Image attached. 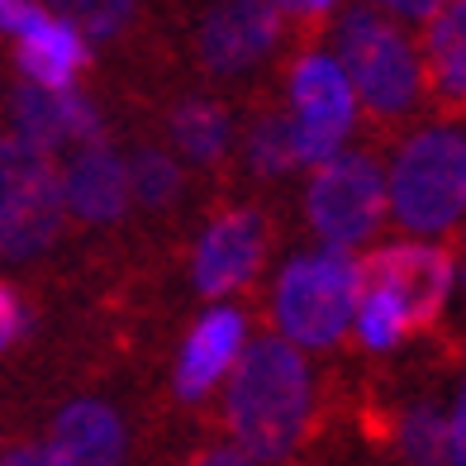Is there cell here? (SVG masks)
Segmentation results:
<instances>
[{"label":"cell","instance_id":"27","mask_svg":"<svg viewBox=\"0 0 466 466\" xmlns=\"http://www.w3.org/2000/svg\"><path fill=\"white\" fill-rule=\"evenodd\" d=\"M190 466H258L243 448H209V452H200Z\"/></svg>","mask_w":466,"mask_h":466},{"label":"cell","instance_id":"1","mask_svg":"<svg viewBox=\"0 0 466 466\" xmlns=\"http://www.w3.org/2000/svg\"><path fill=\"white\" fill-rule=\"evenodd\" d=\"M309 367L286 338H258L238 352L228 380V429L252 461L295 452L309 423Z\"/></svg>","mask_w":466,"mask_h":466},{"label":"cell","instance_id":"23","mask_svg":"<svg viewBox=\"0 0 466 466\" xmlns=\"http://www.w3.org/2000/svg\"><path fill=\"white\" fill-rule=\"evenodd\" d=\"M44 19H48L44 0H0V34L25 38V34H34L38 25H44Z\"/></svg>","mask_w":466,"mask_h":466},{"label":"cell","instance_id":"28","mask_svg":"<svg viewBox=\"0 0 466 466\" xmlns=\"http://www.w3.org/2000/svg\"><path fill=\"white\" fill-rule=\"evenodd\" d=\"M5 466H57V461H53L48 448H15V452L5 457Z\"/></svg>","mask_w":466,"mask_h":466},{"label":"cell","instance_id":"5","mask_svg":"<svg viewBox=\"0 0 466 466\" xmlns=\"http://www.w3.org/2000/svg\"><path fill=\"white\" fill-rule=\"evenodd\" d=\"M62 228V181L44 147L0 138V258H38Z\"/></svg>","mask_w":466,"mask_h":466},{"label":"cell","instance_id":"2","mask_svg":"<svg viewBox=\"0 0 466 466\" xmlns=\"http://www.w3.org/2000/svg\"><path fill=\"white\" fill-rule=\"evenodd\" d=\"M386 209L410 233H448L466 209V143L452 124L414 134L386 177Z\"/></svg>","mask_w":466,"mask_h":466},{"label":"cell","instance_id":"13","mask_svg":"<svg viewBox=\"0 0 466 466\" xmlns=\"http://www.w3.org/2000/svg\"><path fill=\"white\" fill-rule=\"evenodd\" d=\"M48 452L57 466H119L124 461V423L110 405L76 400L57 414Z\"/></svg>","mask_w":466,"mask_h":466},{"label":"cell","instance_id":"14","mask_svg":"<svg viewBox=\"0 0 466 466\" xmlns=\"http://www.w3.org/2000/svg\"><path fill=\"white\" fill-rule=\"evenodd\" d=\"M243 352V314L238 309H209L205 319L190 329L186 348H181V367H177V390L181 400H200L215 380L238 362Z\"/></svg>","mask_w":466,"mask_h":466},{"label":"cell","instance_id":"10","mask_svg":"<svg viewBox=\"0 0 466 466\" xmlns=\"http://www.w3.org/2000/svg\"><path fill=\"white\" fill-rule=\"evenodd\" d=\"M262 252H267V228L252 209H228L200 233V248H196V290L200 295H228L238 290L252 271L262 267Z\"/></svg>","mask_w":466,"mask_h":466},{"label":"cell","instance_id":"9","mask_svg":"<svg viewBox=\"0 0 466 466\" xmlns=\"http://www.w3.org/2000/svg\"><path fill=\"white\" fill-rule=\"evenodd\" d=\"M281 34V15L267 5V0H219L215 10L205 15V29H200V57L209 62L215 72L233 76V72H248L271 53Z\"/></svg>","mask_w":466,"mask_h":466},{"label":"cell","instance_id":"20","mask_svg":"<svg viewBox=\"0 0 466 466\" xmlns=\"http://www.w3.org/2000/svg\"><path fill=\"white\" fill-rule=\"evenodd\" d=\"M124 172H129V196H138L143 205H172L181 190V167L157 147H143Z\"/></svg>","mask_w":466,"mask_h":466},{"label":"cell","instance_id":"15","mask_svg":"<svg viewBox=\"0 0 466 466\" xmlns=\"http://www.w3.org/2000/svg\"><path fill=\"white\" fill-rule=\"evenodd\" d=\"M81 67H86V38L53 15L34 34L19 38V72L38 86H72Z\"/></svg>","mask_w":466,"mask_h":466},{"label":"cell","instance_id":"4","mask_svg":"<svg viewBox=\"0 0 466 466\" xmlns=\"http://www.w3.org/2000/svg\"><path fill=\"white\" fill-rule=\"evenodd\" d=\"M357 262L348 248H324L295 258L277 281V324L295 348H333L352 329Z\"/></svg>","mask_w":466,"mask_h":466},{"label":"cell","instance_id":"19","mask_svg":"<svg viewBox=\"0 0 466 466\" xmlns=\"http://www.w3.org/2000/svg\"><path fill=\"white\" fill-rule=\"evenodd\" d=\"M44 10L81 38H115L134 15V0H44Z\"/></svg>","mask_w":466,"mask_h":466},{"label":"cell","instance_id":"8","mask_svg":"<svg viewBox=\"0 0 466 466\" xmlns=\"http://www.w3.org/2000/svg\"><path fill=\"white\" fill-rule=\"evenodd\" d=\"M452 281H457L452 252L433 248V243H390V248L371 252L367 262H357V286L390 290L400 309H405L410 329H423L438 319L452 295Z\"/></svg>","mask_w":466,"mask_h":466},{"label":"cell","instance_id":"25","mask_svg":"<svg viewBox=\"0 0 466 466\" xmlns=\"http://www.w3.org/2000/svg\"><path fill=\"white\" fill-rule=\"evenodd\" d=\"M376 5L390 10V15H400V19H410V25H429L442 0H376Z\"/></svg>","mask_w":466,"mask_h":466},{"label":"cell","instance_id":"11","mask_svg":"<svg viewBox=\"0 0 466 466\" xmlns=\"http://www.w3.org/2000/svg\"><path fill=\"white\" fill-rule=\"evenodd\" d=\"M15 138H25L29 147H62V143H91L100 138V119L91 110V100H81L67 86H19L15 100Z\"/></svg>","mask_w":466,"mask_h":466},{"label":"cell","instance_id":"12","mask_svg":"<svg viewBox=\"0 0 466 466\" xmlns=\"http://www.w3.org/2000/svg\"><path fill=\"white\" fill-rule=\"evenodd\" d=\"M57 181H62V209H72L86 224H115L129 209V172H124L115 147H105L100 138L81 143Z\"/></svg>","mask_w":466,"mask_h":466},{"label":"cell","instance_id":"22","mask_svg":"<svg viewBox=\"0 0 466 466\" xmlns=\"http://www.w3.org/2000/svg\"><path fill=\"white\" fill-rule=\"evenodd\" d=\"M405 457L414 466H448V414L438 410H414L405 419Z\"/></svg>","mask_w":466,"mask_h":466},{"label":"cell","instance_id":"7","mask_svg":"<svg viewBox=\"0 0 466 466\" xmlns=\"http://www.w3.org/2000/svg\"><path fill=\"white\" fill-rule=\"evenodd\" d=\"M290 129H295V157L300 162H324L343 147L352 119H357V96L348 86L338 57L309 53L290 72Z\"/></svg>","mask_w":466,"mask_h":466},{"label":"cell","instance_id":"30","mask_svg":"<svg viewBox=\"0 0 466 466\" xmlns=\"http://www.w3.org/2000/svg\"><path fill=\"white\" fill-rule=\"evenodd\" d=\"M309 5H314V10H329V5H333V0H309Z\"/></svg>","mask_w":466,"mask_h":466},{"label":"cell","instance_id":"6","mask_svg":"<svg viewBox=\"0 0 466 466\" xmlns=\"http://www.w3.org/2000/svg\"><path fill=\"white\" fill-rule=\"evenodd\" d=\"M309 224L329 248H352L367 243L386 219V177L367 153H343L319 162V172L309 181Z\"/></svg>","mask_w":466,"mask_h":466},{"label":"cell","instance_id":"18","mask_svg":"<svg viewBox=\"0 0 466 466\" xmlns=\"http://www.w3.org/2000/svg\"><path fill=\"white\" fill-rule=\"evenodd\" d=\"M352 324H357V333H362V343L376 348V352L395 348L400 338L410 333V319H405V309H400V300L380 286H357Z\"/></svg>","mask_w":466,"mask_h":466},{"label":"cell","instance_id":"29","mask_svg":"<svg viewBox=\"0 0 466 466\" xmlns=\"http://www.w3.org/2000/svg\"><path fill=\"white\" fill-rule=\"evenodd\" d=\"M267 5L271 10H277V15H295V19H305L314 5H309V0H267Z\"/></svg>","mask_w":466,"mask_h":466},{"label":"cell","instance_id":"3","mask_svg":"<svg viewBox=\"0 0 466 466\" xmlns=\"http://www.w3.org/2000/svg\"><path fill=\"white\" fill-rule=\"evenodd\" d=\"M338 67L371 115H410L423 91V62L405 29L371 5H352L338 25Z\"/></svg>","mask_w":466,"mask_h":466},{"label":"cell","instance_id":"17","mask_svg":"<svg viewBox=\"0 0 466 466\" xmlns=\"http://www.w3.org/2000/svg\"><path fill=\"white\" fill-rule=\"evenodd\" d=\"M228 115L224 105H209V100H190L172 115V138L190 162H215L224 147H228Z\"/></svg>","mask_w":466,"mask_h":466},{"label":"cell","instance_id":"21","mask_svg":"<svg viewBox=\"0 0 466 466\" xmlns=\"http://www.w3.org/2000/svg\"><path fill=\"white\" fill-rule=\"evenodd\" d=\"M252 167L267 177H286L290 167H300V157H295V129H290V115H271L262 119L258 129H252Z\"/></svg>","mask_w":466,"mask_h":466},{"label":"cell","instance_id":"26","mask_svg":"<svg viewBox=\"0 0 466 466\" xmlns=\"http://www.w3.org/2000/svg\"><path fill=\"white\" fill-rule=\"evenodd\" d=\"M466 419H461V395H457V410L448 414V466H466L461 461V448H466Z\"/></svg>","mask_w":466,"mask_h":466},{"label":"cell","instance_id":"24","mask_svg":"<svg viewBox=\"0 0 466 466\" xmlns=\"http://www.w3.org/2000/svg\"><path fill=\"white\" fill-rule=\"evenodd\" d=\"M25 305H19V295L5 286V281H0V348H10L15 343V338L19 333H25Z\"/></svg>","mask_w":466,"mask_h":466},{"label":"cell","instance_id":"16","mask_svg":"<svg viewBox=\"0 0 466 466\" xmlns=\"http://www.w3.org/2000/svg\"><path fill=\"white\" fill-rule=\"evenodd\" d=\"M429 67L448 100L466 86V0H442L429 19Z\"/></svg>","mask_w":466,"mask_h":466}]
</instances>
